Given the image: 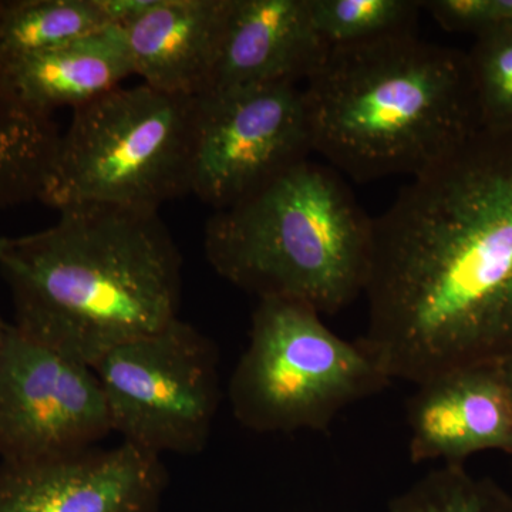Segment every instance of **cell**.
<instances>
[{"instance_id": "1", "label": "cell", "mask_w": 512, "mask_h": 512, "mask_svg": "<svg viewBox=\"0 0 512 512\" xmlns=\"http://www.w3.org/2000/svg\"><path fill=\"white\" fill-rule=\"evenodd\" d=\"M359 342L420 384L512 355V133L478 128L373 220Z\"/></svg>"}, {"instance_id": "2", "label": "cell", "mask_w": 512, "mask_h": 512, "mask_svg": "<svg viewBox=\"0 0 512 512\" xmlns=\"http://www.w3.org/2000/svg\"><path fill=\"white\" fill-rule=\"evenodd\" d=\"M22 335L94 367L180 318L183 256L158 211L79 205L0 259Z\"/></svg>"}, {"instance_id": "3", "label": "cell", "mask_w": 512, "mask_h": 512, "mask_svg": "<svg viewBox=\"0 0 512 512\" xmlns=\"http://www.w3.org/2000/svg\"><path fill=\"white\" fill-rule=\"evenodd\" d=\"M302 89L313 153L357 183L417 177L481 128L467 53L416 33L330 47Z\"/></svg>"}, {"instance_id": "4", "label": "cell", "mask_w": 512, "mask_h": 512, "mask_svg": "<svg viewBox=\"0 0 512 512\" xmlns=\"http://www.w3.org/2000/svg\"><path fill=\"white\" fill-rule=\"evenodd\" d=\"M373 220L335 168L309 160L247 200L214 211L204 228L208 264L261 299L335 315L365 292Z\"/></svg>"}, {"instance_id": "5", "label": "cell", "mask_w": 512, "mask_h": 512, "mask_svg": "<svg viewBox=\"0 0 512 512\" xmlns=\"http://www.w3.org/2000/svg\"><path fill=\"white\" fill-rule=\"evenodd\" d=\"M195 110L197 97L144 83L77 107L37 200L57 212L79 205L158 211L191 194Z\"/></svg>"}, {"instance_id": "6", "label": "cell", "mask_w": 512, "mask_h": 512, "mask_svg": "<svg viewBox=\"0 0 512 512\" xmlns=\"http://www.w3.org/2000/svg\"><path fill=\"white\" fill-rule=\"evenodd\" d=\"M390 382L359 340L340 338L315 309L261 299L228 397L235 420L255 433L320 431Z\"/></svg>"}, {"instance_id": "7", "label": "cell", "mask_w": 512, "mask_h": 512, "mask_svg": "<svg viewBox=\"0 0 512 512\" xmlns=\"http://www.w3.org/2000/svg\"><path fill=\"white\" fill-rule=\"evenodd\" d=\"M93 369L123 443L160 457L207 447L222 397L220 353L191 323L175 319L111 350Z\"/></svg>"}, {"instance_id": "8", "label": "cell", "mask_w": 512, "mask_h": 512, "mask_svg": "<svg viewBox=\"0 0 512 512\" xmlns=\"http://www.w3.org/2000/svg\"><path fill=\"white\" fill-rule=\"evenodd\" d=\"M312 153L299 84L211 90L197 97L191 194L215 211L264 190Z\"/></svg>"}, {"instance_id": "9", "label": "cell", "mask_w": 512, "mask_h": 512, "mask_svg": "<svg viewBox=\"0 0 512 512\" xmlns=\"http://www.w3.org/2000/svg\"><path fill=\"white\" fill-rule=\"evenodd\" d=\"M111 431L93 367L10 325L0 357V461L67 456L96 447Z\"/></svg>"}, {"instance_id": "10", "label": "cell", "mask_w": 512, "mask_h": 512, "mask_svg": "<svg viewBox=\"0 0 512 512\" xmlns=\"http://www.w3.org/2000/svg\"><path fill=\"white\" fill-rule=\"evenodd\" d=\"M167 484L161 457L127 443L0 461V512H158Z\"/></svg>"}, {"instance_id": "11", "label": "cell", "mask_w": 512, "mask_h": 512, "mask_svg": "<svg viewBox=\"0 0 512 512\" xmlns=\"http://www.w3.org/2000/svg\"><path fill=\"white\" fill-rule=\"evenodd\" d=\"M407 424L416 464H461L488 450L512 454V402L500 366L460 367L417 384Z\"/></svg>"}, {"instance_id": "12", "label": "cell", "mask_w": 512, "mask_h": 512, "mask_svg": "<svg viewBox=\"0 0 512 512\" xmlns=\"http://www.w3.org/2000/svg\"><path fill=\"white\" fill-rule=\"evenodd\" d=\"M329 49L311 0H232L208 92L306 82Z\"/></svg>"}, {"instance_id": "13", "label": "cell", "mask_w": 512, "mask_h": 512, "mask_svg": "<svg viewBox=\"0 0 512 512\" xmlns=\"http://www.w3.org/2000/svg\"><path fill=\"white\" fill-rule=\"evenodd\" d=\"M232 0H157L121 26L134 76L158 92L198 97L210 90Z\"/></svg>"}, {"instance_id": "14", "label": "cell", "mask_w": 512, "mask_h": 512, "mask_svg": "<svg viewBox=\"0 0 512 512\" xmlns=\"http://www.w3.org/2000/svg\"><path fill=\"white\" fill-rule=\"evenodd\" d=\"M8 72L20 100L45 116L60 107L84 106L134 76L119 25L106 26L59 49L13 60Z\"/></svg>"}, {"instance_id": "15", "label": "cell", "mask_w": 512, "mask_h": 512, "mask_svg": "<svg viewBox=\"0 0 512 512\" xmlns=\"http://www.w3.org/2000/svg\"><path fill=\"white\" fill-rule=\"evenodd\" d=\"M59 137L52 116L20 100L0 57V208L39 198Z\"/></svg>"}, {"instance_id": "16", "label": "cell", "mask_w": 512, "mask_h": 512, "mask_svg": "<svg viewBox=\"0 0 512 512\" xmlns=\"http://www.w3.org/2000/svg\"><path fill=\"white\" fill-rule=\"evenodd\" d=\"M109 25L99 0H0V57L39 55Z\"/></svg>"}, {"instance_id": "17", "label": "cell", "mask_w": 512, "mask_h": 512, "mask_svg": "<svg viewBox=\"0 0 512 512\" xmlns=\"http://www.w3.org/2000/svg\"><path fill=\"white\" fill-rule=\"evenodd\" d=\"M420 0H311L313 23L329 47L416 33Z\"/></svg>"}, {"instance_id": "18", "label": "cell", "mask_w": 512, "mask_h": 512, "mask_svg": "<svg viewBox=\"0 0 512 512\" xmlns=\"http://www.w3.org/2000/svg\"><path fill=\"white\" fill-rule=\"evenodd\" d=\"M387 512H512V495L461 464H446L397 495Z\"/></svg>"}, {"instance_id": "19", "label": "cell", "mask_w": 512, "mask_h": 512, "mask_svg": "<svg viewBox=\"0 0 512 512\" xmlns=\"http://www.w3.org/2000/svg\"><path fill=\"white\" fill-rule=\"evenodd\" d=\"M467 59L481 127L512 133V26L478 33Z\"/></svg>"}, {"instance_id": "20", "label": "cell", "mask_w": 512, "mask_h": 512, "mask_svg": "<svg viewBox=\"0 0 512 512\" xmlns=\"http://www.w3.org/2000/svg\"><path fill=\"white\" fill-rule=\"evenodd\" d=\"M157 0H99L100 8L111 25L126 26L148 12Z\"/></svg>"}, {"instance_id": "21", "label": "cell", "mask_w": 512, "mask_h": 512, "mask_svg": "<svg viewBox=\"0 0 512 512\" xmlns=\"http://www.w3.org/2000/svg\"><path fill=\"white\" fill-rule=\"evenodd\" d=\"M497 26H512V0H485L484 30Z\"/></svg>"}, {"instance_id": "22", "label": "cell", "mask_w": 512, "mask_h": 512, "mask_svg": "<svg viewBox=\"0 0 512 512\" xmlns=\"http://www.w3.org/2000/svg\"><path fill=\"white\" fill-rule=\"evenodd\" d=\"M498 366H500L501 376H503L505 387H507V392L510 394L512 402V355L503 360V362L498 363Z\"/></svg>"}, {"instance_id": "23", "label": "cell", "mask_w": 512, "mask_h": 512, "mask_svg": "<svg viewBox=\"0 0 512 512\" xmlns=\"http://www.w3.org/2000/svg\"><path fill=\"white\" fill-rule=\"evenodd\" d=\"M10 325L0 315V357H2L3 348H5L6 338H8Z\"/></svg>"}, {"instance_id": "24", "label": "cell", "mask_w": 512, "mask_h": 512, "mask_svg": "<svg viewBox=\"0 0 512 512\" xmlns=\"http://www.w3.org/2000/svg\"><path fill=\"white\" fill-rule=\"evenodd\" d=\"M10 242H12V238L2 237V235H0V259H2L3 255L8 251Z\"/></svg>"}]
</instances>
